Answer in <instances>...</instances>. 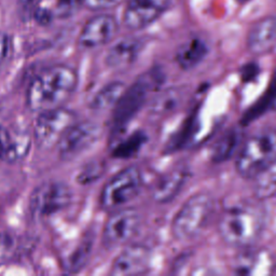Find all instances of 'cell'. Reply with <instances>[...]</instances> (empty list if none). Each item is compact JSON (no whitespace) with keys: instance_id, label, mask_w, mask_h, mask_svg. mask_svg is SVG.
<instances>
[{"instance_id":"6da1fadb","label":"cell","mask_w":276,"mask_h":276,"mask_svg":"<svg viewBox=\"0 0 276 276\" xmlns=\"http://www.w3.org/2000/svg\"><path fill=\"white\" fill-rule=\"evenodd\" d=\"M78 73L70 66L47 67L33 78L26 92V105L33 113L64 107L78 86Z\"/></svg>"},{"instance_id":"7a4b0ae2","label":"cell","mask_w":276,"mask_h":276,"mask_svg":"<svg viewBox=\"0 0 276 276\" xmlns=\"http://www.w3.org/2000/svg\"><path fill=\"white\" fill-rule=\"evenodd\" d=\"M265 227V215L256 203H240L222 212L218 221L221 240L234 248L255 246Z\"/></svg>"},{"instance_id":"3957f363","label":"cell","mask_w":276,"mask_h":276,"mask_svg":"<svg viewBox=\"0 0 276 276\" xmlns=\"http://www.w3.org/2000/svg\"><path fill=\"white\" fill-rule=\"evenodd\" d=\"M276 162V129L263 128L242 143L237 151L236 171L245 179H253Z\"/></svg>"},{"instance_id":"277c9868","label":"cell","mask_w":276,"mask_h":276,"mask_svg":"<svg viewBox=\"0 0 276 276\" xmlns=\"http://www.w3.org/2000/svg\"><path fill=\"white\" fill-rule=\"evenodd\" d=\"M215 211V199L208 192L191 196L171 221V234L179 242H188L203 232Z\"/></svg>"},{"instance_id":"5b68a950","label":"cell","mask_w":276,"mask_h":276,"mask_svg":"<svg viewBox=\"0 0 276 276\" xmlns=\"http://www.w3.org/2000/svg\"><path fill=\"white\" fill-rule=\"evenodd\" d=\"M164 77L160 69H150L144 72L130 86H126L121 99L117 103L114 125L115 130L121 131L126 128L134 117L155 94L163 83Z\"/></svg>"},{"instance_id":"8992f818","label":"cell","mask_w":276,"mask_h":276,"mask_svg":"<svg viewBox=\"0 0 276 276\" xmlns=\"http://www.w3.org/2000/svg\"><path fill=\"white\" fill-rule=\"evenodd\" d=\"M144 176L137 166H128L111 177L103 187L100 202L103 210L114 212L125 207L143 188Z\"/></svg>"},{"instance_id":"52a82bcc","label":"cell","mask_w":276,"mask_h":276,"mask_svg":"<svg viewBox=\"0 0 276 276\" xmlns=\"http://www.w3.org/2000/svg\"><path fill=\"white\" fill-rule=\"evenodd\" d=\"M72 200V191L62 181H46L34 189L29 198V214L37 221L51 218L64 211Z\"/></svg>"},{"instance_id":"ba28073f","label":"cell","mask_w":276,"mask_h":276,"mask_svg":"<svg viewBox=\"0 0 276 276\" xmlns=\"http://www.w3.org/2000/svg\"><path fill=\"white\" fill-rule=\"evenodd\" d=\"M77 117L73 111L59 107L42 111L34 125L35 145L41 150H47L57 146L66 131L76 122Z\"/></svg>"},{"instance_id":"9c48e42d","label":"cell","mask_w":276,"mask_h":276,"mask_svg":"<svg viewBox=\"0 0 276 276\" xmlns=\"http://www.w3.org/2000/svg\"><path fill=\"white\" fill-rule=\"evenodd\" d=\"M141 215L134 207H122L111 212L103 229V244L106 248H117L129 244L138 233Z\"/></svg>"},{"instance_id":"30bf717a","label":"cell","mask_w":276,"mask_h":276,"mask_svg":"<svg viewBox=\"0 0 276 276\" xmlns=\"http://www.w3.org/2000/svg\"><path fill=\"white\" fill-rule=\"evenodd\" d=\"M101 126L92 121L74 122L57 144L59 158L70 161L87 151L101 137Z\"/></svg>"},{"instance_id":"8fae6325","label":"cell","mask_w":276,"mask_h":276,"mask_svg":"<svg viewBox=\"0 0 276 276\" xmlns=\"http://www.w3.org/2000/svg\"><path fill=\"white\" fill-rule=\"evenodd\" d=\"M170 0H128L123 22L131 31H140L153 24L165 12Z\"/></svg>"},{"instance_id":"7c38bea8","label":"cell","mask_w":276,"mask_h":276,"mask_svg":"<svg viewBox=\"0 0 276 276\" xmlns=\"http://www.w3.org/2000/svg\"><path fill=\"white\" fill-rule=\"evenodd\" d=\"M119 31L118 21L110 14H99L84 24L78 38L81 49L91 50L105 46L113 40Z\"/></svg>"},{"instance_id":"4fadbf2b","label":"cell","mask_w":276,"mask_h":276,"mask_svg":"<svg viewBox=\"0 0 276 276\" xmlns=\"http://www.w3.org/2000/svg\"><path fill=\"white\" fill-rule=\"evenodd\" d=\"M151 263V249L144 244H126L116 257L110 274L114 276H133L146 273Z\"/></svg>"},{"instance_id":"5bb4252c","label":"cell","mask_w":276,"mask_h":276,"mask_svg":"<svg viewBox=\"0 0 276 276\" xmlns=\"http://www.w3.org/2000/svg\"><path fill=\"white\" fill-rule=\"evenodd\" d=\"M190 169L186 164H177L163 173L153 186L151 198L158 204H167L180 195L190 178Z\"/></svg>"},{"instance_id":"9a60e30c","label":"cell","mask_w":276,"mask_h":276,"mask_svg":"<svg viewBox=\"0 0 276 276\" xmlns=\"http://www.w3.org/2000/svg\"><path fill=\"white\" fill-rule=\"evenodd\" d=\"M233 270L238 275H271L276 270V259L267 249L250 246L236 257Z\"/></svg>"},{"instance_id":"2e32d148","label":"cell","mask_w":276,"mask_h":276,"mask_svg":"<svg viewBox=\"0 0 276 276\" xmlns=\"http://www.w3.org/2000/svg\"><path fill=\"white\" fill-rule=\"evenodd\" d=\"M247 49L253 55H264L276 48V16L256 22L247 35Z\"/></svg>"},{"instance_id":"e0dca14e","label":"cell","mask_w":276,"mask_h":276,"mask_svg":"<svg viewBox=\"0 0 276 276\" xmlns=\"http://www.w3.org/2000/svg\"><path fill=\"white\" fill-rule=\"evenodd\" d=\"M144 41L137 37H126L117 41L108 50L105 62L110 69H128L137 61L144 49Z\"/></svg>"},{"instance_id":"ac0fdd59","label":"cell","mask_w":276,"mask_h":276,"mask_svg":"<svg viewBox=\"0 0 276 276\" xmlns=\"http://www.w3.org/2000/svg\"><path fill=\"white\" fill-rule=\"evenodd\" d=\"M85 0H40L34 8V18L47 26L56 19H67L80 10Z\"/></svg>"},{"instance_id":"d6986e66","label":"cell","mask_w":276,"mask_h":276,"mask_svg":"<svg viewBox=\"0 0 276 276\" xmlns=\"http://www.w3.org/2000/svg\"><path fill=\"white\" fill-rule=\"evenodd\" d=\"M208 51L210 49L203 39L193 37L178 48L176 52V62L182 70L195 69L204 61Z\"/></svg>"},{"instance_id":"ffe728a7","label":"cell","mask_w":276,"mask_h":276,"mask_svg":"<svg viewBox=\"0 0 276 276\" xmlns=\"http://www.w3.org/2000/svg\"><path fill=\"white\" fill-rule=\"evenodd\" d=\"M185 93L180 87H169L155 94L150 102L149 113L154 118H163L174 113L181 105Z\"/></svg>"},{"instance_id":"44dd1931","label":"cell","mask_w":276,"mask_h":276,"mask_svg":"<svg viewBox=\"0 0 276 276\" xmlns=\"http://www.w3.org/2000/svg\"><path fill=\"white\" fill-rule=\"evenodd\" d=\"M241 134L238 130H230L216 141L212 149V160L215 163L225 162L237 153L240 149Z\"/></svg>"},{"instance_id":"7402d4cb","label":"cell","mask_w":276,"mask_h":276,"mask_svg":"<svg viewBox=\"0 0 276 276\" xmlns=\"http://www.w3.org/2000/svg\"><path fill=\"white\" fill-rule=\"evenodd\" d=\"M126 88V85L121 81H114L103 86L100 91L95 94L89 106L93 110L102 111L111 107H115L119 100Z\"/></svg>"},{"instance_id":"603a6c76","label":"cell","mask_w":276,"mask_h":276,"mask_svg":"<svg viewBox=\"0 0 276 276\" xmlns=\"http://www.w3.org/2000/svg\"><path fill=\"white\" fill-rule=\"evenodd\" d=\"M253 192L258 200H268L276 197V162L252 179Z\"/></svg>"},{"instance_id":"cb8c5ba5","label":"cell","mask_w":276,"mask_h":276,"mask_svg":"<svg viewBox=\"0 0 276 276\" xmlns=\"http://www.w3.org/2000/svg\"><path fill=\"white\" fill-rule=\"evenodd\" d=\"M147 140V136L143 132H135L125 137L115 149V154L117 158L129 159L135 155L143 147Z\"/></svg>"},{"instance_id":"d4e9b609","label":"cell","mask_w":276,"mask_h":276,"mask_svg":"<svg viewBox=\"0 0 276 276\" xmlns=\"http://www.w3.org/2000/svg\"><path fill=\"white\" fill-rule=\"evenodd\" d=\"M20 246L21 242L17 235L9 232L0 233V267L17 257Z\"/></svg>"},{"instance_id":"484cf974","label":"cell","mask_w":276,"mask_h":276,"mask_svg":"<svg viewBox=\"0 0 276 276\" xmlns=\"http://www.w3.org/2000/svg\"><path fill=\"white\" fill-rule=\"evenodd\" d=\"M196 128V117L189 118L187 121H186L182 126L178 132H176L175 135L170 138L169 143L166 146V149L168 152H175L179 149L182 148L185 144L190 139L193 129Z\"/></svg>"},{"instance_id":"4316f807","label":"cell","mask_w":276,"mask_h":276,"mask_svg":"<svg viewBox=\"0 0 276 276\" xmlns=\"http://www.w3.org/2000/svg\"><path fill=\"white\" fill-rule=\"evenodd\" d=\"M91 240H85L83 242H81L79 247L71 253V256L68 257V263L66 264V268H68L69 271H78L79 268H81L85 264L86 260L89 256V252H91Z\"/></svg>"},{"instance_id":"83f0119b","label":"cell","mask_w":276,"mask_h":276,"mask_svg":"<svg viewBox=\"0 0 276 276\" xmlns=\"http://www.w3.org/2000/svg\"><path fill=\"white\" fill-rule=\"evenodd\" d=\"M13 56V40L11 36L0 33V73L9 66Z\"/></svg>"},{"instance_id":"f1b7e54d","label":"cell","mask_w":276,"mask_h":276,"mask_svg":"<svg viewBox=\"0 0 276 276\" xmlns=\"http://www.w3.org/2000/svg\"><path fill=\"white\" fill-rule=\"evenodd\" d=\"M10 137L11 131L0 125V161L5 162L7 152H8Z\"/></svg>"},{"instance_id":"f546056e","label":"cell","mask_w":276,"mask_h":276,"mask_svg":"<svg viewBox=\"0 0 276 276\" xmlns=\"http://www.w3.org/2000/svg\"><path fill=\"white\" fill-rule=\"evenodd\" d=\"M124 0H85V5L93 9H108L123 3Z\"/></svg>"},{"instance_id":"4dcf8cb0","label":"cell","mask_w":276,"mask_h":276,"mask_svg":"<svg viewBox=\"0 0 276 276\" xmlns=\"http://www.w3.org/2000/svg\"><path fill=\"white\" fill-rule=\"evenodd\" d=\"M39 2L40 0H19V6L25 14H32L34 8Z\"/></svg>"},{"instance_id":"1f68e13d","label":"cell","mask_w":276,"mask_h":276,"mask_svg":"<svg viewBox=\"0 0 276 276\" xmlns=\"http://www.w3.org/2000/svg\"><path fill=\"white\" fill-rule=\"evenodd\" d=\"M272 110L276 111V93H275V98H274V101H273V104H272Z\"/></svg>"},{"instance_id":"d6a6232c","label":"cell","mask_w":276,"mask_h":276,"mask_svg":"<svg viewBox=\"0 0 276 276\" xmlns=\"http://www.w3.org/2000/svg\"><path fill=\"white\" fill-rule=\"evenodd\" d=\"M236 2H238V3H246V2H248V0H236Z\"/></svg>"}]
</instances>
